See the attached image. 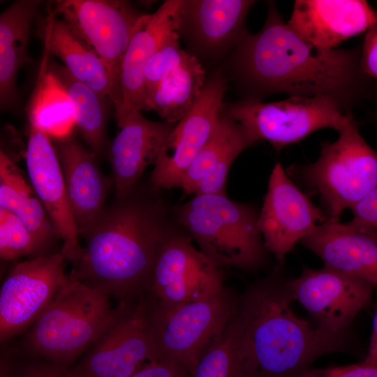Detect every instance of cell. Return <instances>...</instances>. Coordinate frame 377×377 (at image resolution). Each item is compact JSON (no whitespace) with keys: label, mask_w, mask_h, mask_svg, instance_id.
I'll list each match as a JSON object with an SVG mask.
<instances>
[{"label":"cell","mask_w":377,"mask_h":377,"mask_svg":"<svg viewBox=\"0 0 377 377\" xmlns=\"http://www.w3.org/2000/svg\"><path fill=\"white\" fill-rule=\"evenodd\" d=\"M229 67L244 98L268 95L325 96L348 112L364 97L373 82L360 66V48L318 50L299 37L269 2L265 22L231 52Z\"/></svg>","instance_id":"cell-1"},{"label":"cell","mask_w":377,"mask_h":377,"mask_svg":"<svg viewBox=\"0 0 377 377\" xmlns=\"http://www.w3.org/2000/svg\"><path fill=\"white\" fill-rule=\"evenodd\" d=\"M182 228L160 198L136 185L115 196L82 236L84 245L70 273L118 301L142 295L163 249Z\"/></svg>","instance_id":"cell-2"},{"label":"cell","mask_w":377,"mask_h":377,"mask_svg":"<svg viewBox=\"0 0 377 377\" xmlns=\"http://www.w3.org/2000/svg\"><path fill=\"white\" fill-rule=\"evenodd\" d=\"M293 301L287 281L274 276L239 297L258 377H299L318 357L345 350L346 336L329 334L299 317Z\"/></svg>","instance_id":"cell-3"},{"label":"cell","mask_w":377,"mask_h":377,"mask_svg":"<svg viewBox=\"0 0 377 377\" xmlns=\"http://www.w3.org/2000/svg\"><path fill=\"white\" fill-rule=\"evenodd\" d=\"M110 297L71 273L56 296L26 332L15 353L70 368L113 321Z\"/></svg>","instance_id":"cell-4"},{"label":"cell","mask_w":377,"mask_h":377,"mask_svg":"<svg viewBox=\"0 0 377 377\" xmlns=\"http://www.w3.org/2000/svg\"><path fill=\"white\" fill-rule=\"evenodd\" d=\"M172 212L199 250L217 267L252 270L265 262L267 249L253 206L227 195H200Z\"/></svg>","instance_id":"cell-5"},{"label":"cell","mask_w":377,"mask_h":377,"mask_svg":"<svg viewBox=\"0 0 377 377\" xmlns=\"http://www.w3.org/2000/svg\"><path fill=\"white\" fill-rule=\"evenodd\" d=\"M338 132L337 140L323 142L318 160L302 171L334 222L377 186V152L361 135L353 116Z\"/></svg>","instance_id":"cell-6"},{"label":"cell","mask_w":377,"mask_h":377,"mask_svg":"<svg viewBox=\"0 0 377 377\" xmlns=\"http://www.w3.org/2000/svg\"><path fill=\"white\" fill-rule=\"evenodd\" d=\"M222 112L243 128L253 145L266 140L276 150L321 128L339 131L353 116L325 96H290L274 102L242 98L224 104Z\"/></svg>","instance_id":"cell-7"},{"label":"cell","mask_w":377,"mask_h":377,"mask_svg":"<svg viewBox=\"0 0 377 377\" xmlns=\"http://www.w3.org/2000/svg\"><path fill=\"white\" fill-rule=\"evenodd\" d=\"M238 300L227 288L216 295L171 309L159 307L151 299L156 358L173 362L191 374L199 359L223 332Z\"/></svg>","instance_id":"cell-8"},{"label":"cell","mask_w":377,"mask_h":377,"mask_svg":"<svg viewBox=\"0 0 377 377\" xmlns=\"http://www.w3.org/2000/svg\"><path fill=\"white\" fill-rule=\"evenodd\" d=\"M105 332L67 371L71 377H130L157 359L147 294L119 301Z\"/></svg>","instance_id":"cell-9"},{"label":"cell","mask_w":377,"mask_h":377,"mask_svg":"<svg viewBox=\"0 0 377 377\" xmlns=\"http://www.w3.org/2000/svg\"><path fill=\"white\" fill-rule=\"evenodd\" d=\"M67 260L61 252L41 254L17 263L0 289L1 345L25 332L65 283Z\"/></svg>","instance_id":"cell-10"},{"label":"cell","mask_w":377,"mask_h":377,"mask_svg":"<svg viewBox=\"0 0 377 377\" xmlns=\"http://www.w3.org/2000/svg\"><path fill=\"white\" fill-rule=\"evenodd\" d=\"M224 275L191 244L182 228L163 249L146 293L158 306L171 309L221 293Z\"/></svg>","instance_id":"cell-11"},{"label":"cell","mask_w":377,"mask_h":377,"mask_svg":"<svg viewBox=\"0 0 377 377\" xmlns=\"http://www.w3.org/2000/svg\"><path fill=\"white\" fill-rule=\"evenodd\" d=\"M51 10L103 61L119 92L123 57L147 13L126 0H57Z\"/></svg>","instance_id":"cell-12"},{"label":"cell","mask_w":377,"mask_h":377,"mask_svg":"<svg viewBox=\"0 0 377 377\" xmlns=\"http://www.w3.org/2000/svg\"><path fill=\"white\" fill-rule=\"evenodd\" d=\"M227 89V79L220 70L207 78L198 100L176 124L154 165L150 183L155 189L182 188L186 170L221 115Z\"/></svg>","instance_id":"cell-13"},{"label":"cell","mask_w":377,"mask_h":377,"mask_svg":"<svg viewBox=\"0 0 377 377\" xmlns=\"http://www.w3.org/2000/svg\"><path fill=\"white\" fill-rule=\"evenodd\" d=\"M287 286L293 301L308 311L316 325L337 336H346L375 289L363 280L325 265L320 269L304 267Z\"/></svg>","instance_id":"cell-14"},{"label":"cell","mask_w":377,"mask_h":377,"mask_svg":"<svg viewBox=\"0 0 377 377\" xmlns=\"http://www.w3.org/2000/svg\"><path fill=\"white\" fill-rule=\"evenodd\" d=\"M328 219L277 163L269 176L258 219V229L267 251L282 263L296 243Z\"/></svg>","instance_id":"cell-15"},{"label":"cell","mask_w":377,"mask_h":377,"mask_svg":"<svg viewBox=\"0 0 377 377\" xmlns=\"http://www.w3.org/2000/svg\"><path fill=\"white\" fill-rule=\"evenodd\" d=\"M29 126L25 157L31 185L45 208L55 234L62 240L61 252L68 262L73 263L79 258L82 246L61 164L50 135L35 126Z\"/></svg>","instance_id":"cell-16"},{"label":"cell","mask_w":377,"mask_h":377,"mask_svg":"<svg viewBox=\"0 0 377 377\" xmlns=\"http://www.w3.org/2000/svg\"><path fill=\"white\" fill-rule=\"evenodd\" d=\"M252 0H182L177 32L196 54L210 59L232 52L249 34Z\"/></svg>","instance_id":"cell-17"},{"label":"cell","mask_w":377,"mask_h":377,"mask_svg":"<svg viewBox=\"0 0 377 377\" xmlns=\"http://www.w3.org/2000/svg\"><path fill=\"white\" fill-rule=\"evenodd\" d=\"M182 0H167L146 14L134 32L123 57L119 73V101L114 108L117 124L135 111L145 110V68L149 59L177 31Z\"/></svg>","instance_id":"cell-18"},{"label":"cell","mask_w":377,"mask_h":377,"mask_svg":"<svg viewBox=\"0 0 377 377\" xmlns=\"http://www.w3.org/2000/svg\"><path fill=\"white\" fill-rule=\"evenodd\" d=\"M377 21V12L363 0H297L287 22L303 40L330 51Z\"/></svg>","instance_id":"cell-19"},{"label":"cell","mask_w":377,"mask_h":377,"mask_svg":"<svg viewBox=\"0 0 377 377\" xmlns=\"http://www.w3.org/2000/svg\"><path fill=\"white\" fill-rule=\"evenodd\" d=\"M176 124L147 119L140 111L120 124L110 148V162L115 196H122L136 185L145 169L156 162Z\"/></svg>","instance_id":"cell-20"},{"label":"cell","mask_w":377,"mask_h":377,"mask_svg":"<svg viewBox=\"0 0 377 377\" xmlns=\"http://www.w3.org/2000/svg\"><path fill=\"white\" fill-rule=\"evenodd\" d=\"M59 160L69 203L80 236L103 210L110 182L101 173L96 155L69 135L57 138Z\"/></svg>","instance_id":"cell-21"},{"label":"cell","mask_w":377,"mask_h":377,"mask_svg":"<svg viewBox=\"0 0 377 377\" xmlns=\"http://www.w3.org/2000/svg\"><path fill=\"white\" fill-rule=\"evenodd\" d=\"M324 265L377 288V240L348 223L327 221L302 240Z\"/></svg>","instance_id":"cell-22"},{"label":"cell","mask_w":377,"mask_h":377,"mask_svg":"<svg viewBox=\"0 0 377 377\" xmlns=\"http://www.w3.org/2000/svg\"><path fill=\"white\" fill-rule=\"evenodd\" d=\"M43 25L40 36L45 50L58 57L74 77L109 98L115 108L119 101V89L103 61L52 10Z\"/></svg>","instance_id":"cell-23"},{"label":"cell","mask_w":377,"mask_h":377,"mask_svg":"<svg viewBox=\"0 0 377 377\" xmlns=\"http://www.w3.org/2000/svg\"><path fill=\"white\" fill-rule=\"evenodd\" d=\"M40 0H17L0 15V108H13L18 101V71L30 59L27 54L31 22Z\"/></svg>","instance_id":"cell-24"},{"label":"cell","mask_w":377,"mask_h":377,"mask_svg":"<svg viewBox=\"0 0 377 377\" xmlns=\"http://www.w3.org/2000/svg\"><path fill=\"white\" fill-rule=\"evenodd\" d=\"M191 376L258 377L238 303L223 332L199 359Z\"/></svg>","instance_id":"cell-25"},{"label":"cell","mask_w":377,"mask_h":377,"mask_svg":"<svg viewBox=\"0 0 377 377\" xmlns=\"http://www.w3.org/2000/svg\"><path fill=\"white\" fill-rule=\"evenodd\" d=\"M47 55L45 51L46 69L66 94L73 108L75 124L91 151L100 155L106 139V98L74 77L64 65L48 61Z\"/></svg>","instance_id":"cell-26"},{"label":"cell","mask_w":377,"mask_h":377,"mask_svg":"<svg viewBox=\"0 0 377 377\" xmlns=\"http://www.w3.org/2000/svg\"><path fill=\"white\" fill-rule=\"evenodd\" d=\"M0 207L18 217L43 249L54 230L31 185L9 156L0 154Z\"/></svg>","instance_id":"cell-27"},{"label":"cell","mask_w":377,"mask_h":377,"mask_svg":"<svg viewBox=\"0 0 377 377\" xmlns=\"http://www.w3.org/2000/svg\"><path fill=\"white\" fill-rule=\"evenodd\" d=\"M199 59L188 58L147 96L145 110H153L164 120L177 124L191 109L207 82Z\"/></svg>","instance_id":"cell-28"},{"label":"cell","mask_w":377,"mask_h":377,"mask_svg":"<svg viewBox=\"0 0 377 377\" xmlns=\"http://www.w3.org/2000/svg\"><path fill=\"white\" fill-rule=\"evenodd\" d=\"M27 110L29 124L50 136H66L75 124L72 105L61 85L47 71L44 60Z\"/></svg>","instance_id":"cell-29"},{"label":"cell","mask_w":377,"mask_h":377,"mask_svg":"<svg viewBox=\"0 0 377 377\" xmlns=\"http://www.w3.org/2000/svg\"><path fill=\"white\" fill-rule=\"evenodd\" d=\"M252 145L243 128L222 112L209 138L186 170L182 189L193 194L199 182L212 166L230 155L239 156Z\"/></svg>","instance_id":"cell-30"},{"label":"cell","mask_w":377,"mask_h":377,"mask_svg":"<svg viewBox=\"0 0 377 377\" xmlns=\"http://www.w3.org/2000/svg\"><path fill=\"white\" fill-rule=\"evenodd\" d=\"M43 249L22 221L0 207V256L5 260L40 254Z\"/></svg>","instance_id":"cell-31"},{"label":"cell","mask_w":377,"mask_h":377,"mask_svg":"<svg viewBox=\"0 0 377 377\" xmlns=\"http://www.w3.org/2000/svg\"><path fill=\"white\" fill-rule=\"evenodd\" d=\"M190 53L180 45L177 31L172 33L149 59L145 68L147 96L188 58Z\"/></svg>","instance_id":"cell-32"},{"label":"cell","mask_w":377,"mask_h":377,"mask_svg":"<svg viewBox=\"0 0 377 377\" xmlns=\"http://www.w3.org/2000/svg\"><path fill=\"white\" fill-rule=\"evenodd\" d=\"M1 369L6 377H71L67 368L13 351L1 357Z\"/></svg>","instance_id":"cell-33"},{"label":"cell","mask_w":377,"mask_h":377,"mask_svg":"<svg viewBox=\"0 0 377 377\" xmlns=\"http://www.w3.org/2000/svg\"><path fill=\"white\" fill-rule=\"evenodd\" d=\"M351 227L377 240V186L351 208Z\"/></svg>","instance_id":"cell-34"},{"label":"cell","mask_w":377,"mask_h":377,"mask_svg":"<svg viewBox=\"0 0 377 377\" xmlns=\"http://www.w3.org/2000/svg\"><path fill=\"white\" fill-rule=\"evenodd\" d=\"M299 377H377V364L363 360L359 364L346 366L310 368Z\"/></svg>","instance_id":"cell-35"},{"label":"cell","mask_w":377,"mask_h":377,"mask_svg":"<svg viewBox=\"0 0 377 377\" xmlns=\"http://www.w3.org/2000/svg\"><path fill=\"white\" fill-rule=\"evenodd\" d=\"M362 72L377 85V21L368 29L360 48Z\"/></svg>","instance_id":"cell-36"},{"label":"cell","mask_w":377,"mask_h":377,"mask_svg":"<svg viewBox=\"0 0 377 377\" xmlns=\"http://www.w3.org/2000/svg\"><path fill=\"white\" fill-rule=\"evenodd\" d=\"M130 377H191L190 373L179 364L165 360H152Z\"/></svg>","instance_id":"cell-37"},{"label":"cell","mask_w":377,"mask_h":377,"mask_svg":"<svg viewBox=\"0 0 377 377\" xmlns=\"http://www.w3.org/2000/svg\"><path fill=\"white\" fill-rule=\"evenodd\" d=\"M364 362L377 364V309L373 317L372 332Z\"/></svg>","instance_id":"cell-38"}]
</instances>
